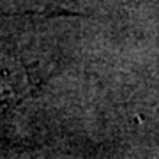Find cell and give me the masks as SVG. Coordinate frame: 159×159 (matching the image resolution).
Here are the masks:
<instances>
[{"label": "cell", "mask_w": 159, "mask_h": 159, "mask_svg": "<svg viewBox=\"0 0 159 159\" xmlns=\"http://www.w3.org/2000/svg\"><path fill=\"white\" fill-rule=\"evenodd\" d=\"M29 92L25 69L12 58L0 57V110L16 106Z\"/></svg>", "instance_id": "cell-1"}]
</instances>
